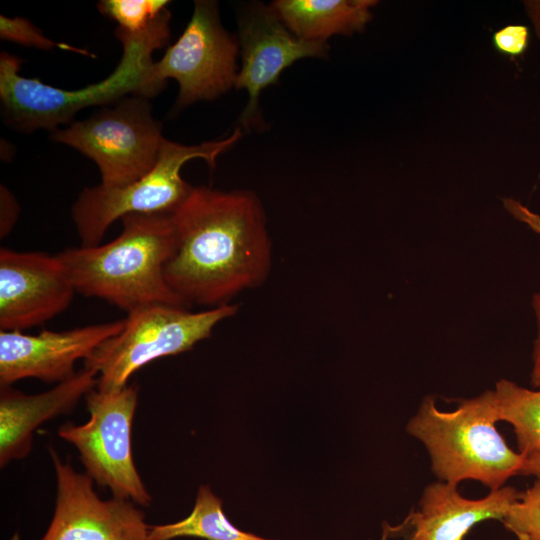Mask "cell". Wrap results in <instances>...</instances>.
<instances>
[{
    "label": "cell",
    "instance_id": "obj_21",
    "mask_svg": "<svg viewBox=\"0 0 540 540\" xmlns=\"http://www.w3.org/2000/svg\"><path fill=\"white\" fill-rule=\"evenodd\" d=\"M0 38L38 49L50 50L54 47H60L77 51V49L71 46L50 40L34 24L23 17L9 18L1 15Z\"/></svg>",
    "mask_w": 540,
    "mask_h": 540
},
{
    "label": "cell",
    "instance_id": "obj_23",
    "mask_svg": "<svg viewBox=\"0 0 540 540\" xmlns=\"http://www.w3.org/2000/svg\"><path fill=\"white\" fill-rule=\"evenodd\" d=\"M503 205L505 209L519 222L527 225L532 231L540 235V215L531 211L521 202L504 198Z\"/></svg>",
    "mask_w": 540,
    "mask_h": 540
},
{
    "label": "cell",
    "instance_id": "obj_10",
    "mask_svg": "<svg viewBox=\"0 0 540 540\" xmlns=\"http://www.w3.org/2000/svg\"><path fill=\"white\" fill-rule=\"evenodd\" d=\"M238 42L241 68L235 87L248 92V102L240 122L246 129H262L265 125L259 96L276 84L281 73L294 62L306 58L327 56V42L307 41L295 36L270 5L262 2L247 4L238 16Z\"/></svg>",
    "mask_w": 540,
    "mask_h": 540
},
{
    "label": "cell",
    "instance_id": "obj_22",
    "mask_svg": "<svg viewBox=\"0 0 540 540\" xmlns=\"http://www.w3.org/2000/svg\"><path fill=\"white\" fill-rule=\"evenodd\" d=\"M495 50L511 58L519 57L525 53L530 43V30L523 24H509L492 36Z\"/></svg>",
    "mask_w": 540,
    "mask_h": 540
},
{
    "label": "cell",
    "instance_id": "obj_16",
    "mask_svg": "<svg viewBox=\"0 0 540 540\" xmlns=\"http://www.w3.org/2000/svg\"><path fill=\"white\" fill-rule=\"evenodd\" d=\"M376 4L374 0H276L271 6L298 38L327 42L333 35L364 30Z\"/></svg>",
    "mask_w": 540,
    "mask_h": 540
},
{
    "label": "cell",
    "instance_id": "obj_4",
    "mask_svg": "<svg viewBox=\"0 0 540 540\" xmlns=\"http://www.w3.org/2000/svg\"><path fill=\"white\" fill-rule=\"evenodd\" d=\"M497 422L492 390H486L459 400L452 411L439 409L433 397H425L406 430L425 446L439 481L458 485L475 480L493 491L520 475L525 460L507 445Z\"/></svg>",
    "mask_w": 540,
    "mask_h": 540
},
{
    "label": "cell",
    "instance_id": "obj_12",
    "mask_svg": "<svg viewBox=\"0 0 540 540\" xmlns=\"http://www.w3.org/2000/svg\"><path fill=\"white\" fill-rule=\"evenodd\" d=\"M75 292L56 255L1 248V330L22 331L52 319Z\"/></svg>",
    "mask_w": 540,
    "mask_h": 540
},
{
    "label": "cell",
    "instance_id": "obj_20",
    "mask_svg": "<svg viewBox=\"0 0 540 540\" xmlns=\"http://www.w3.org/2000/svg\"><path fill=\"white\" fill-rule=\"evenodd\" d=\"M501 522L517 540H540V480L519 492Z\"/></svg>",
    "mask_w": 540,
    "mask_h": 540
},
{
    "label": "cell",
    "instance_id": "obj_19",
    "mask_svg": "<svg viewBox=\"0 0 540 540\" xmlns=\"http://www.w3.org/2000/svg\"><path fill=\"white\" fill-rule=\"evenodd\" d=\"M169 3L167 0H102L97 7L101 14L118 23V29L135 34L150 28Z\"/></svg>",
    "mask_w": 540,
    "mask_h": 540
},
{
    "label": "cell",
    "instance_id": "obj_9",
    "mask_svg": "<svg viewBox=\"0 0 540 540\" xmlns=\"http://www.w3.org/2000/svg\"><path fill=\"white\" fill-rule=\"evenodd\" d=\"M239 54L238 38L222 26L217 2L198 0L183 33L154 62L152 79L163 88L169 78L177 81V108L214 100L235 87Z\"/></svg>",
    "mask_w": 540,
    "mask_h": 540
},
{
    "label": "cell",
    "instance_id": "obj_8",
    "mask_svg": "<svg viewBox=\"0 0 540 540\" xmlns=\"http://www.w3.org/2000/svg\"><path fill=\"white\" fill-rule=\"evenodd\" d=\"M137 384L111 391L92 389L85 396L89 420L62 425L58 435L79 452L86 474L113 497L148 506L152 497L134 463L132 426L138 403Z\"/></svg>",
    "mask_w": 540,
    "mask_h": 540
},
{
    "label": "cell",
    "instance_id": "obj_24",
    "mask_svg": "<svg viewBox=\"0 0 540 540\" xmlns=\"http://www.w3.org/2000/svg\"><path fill=\"white\" fill-rule=\"evenodd\" d=\"M532 309L536 319L537 335L534 340L532 352L531 384L534 388H540V291L534 293Z\"/></svg>",
    "mask_w": 540,
    "mask_h": 540
},
{
    "label": "cell",
    "instance_id": "obj_17",
    "mask_svg": "<svg viewBox=\"0 0 540 540\" xmlns=\"http://www.w3.org/2000/svg\"><path fill=\"white\" fill-rule=\"evenodd\" d=\"M197 537L205 540H274L244 532L225 516L222 500L208 486H200L190 515L180 521L150 526L148 540Z\"/></svg>",
    "mask_w": 540,
    "mask_h": 540
},
{
    "label": "cell",
    "instance_id": "obj_1",
    "mask_svg": "<svg viewBox=\"0 0 540 540\" xmlns=\"http://www.w3.org/2000/svg\"><path fill=\"white\" fill-rule=\"evenodd\" d=\"M171 218L174 247L164 277L188 306L229 304L267 279L272 243L253 191L193 187Z\"/></svg>",
    "mask_w": 540,
    "mask_h": 540
},
{
    "label": "cell",
    "instance_id": "obj_3",
    "mask_svg": "<svg viewBox=\"0 0 540 540\" xmlns=\"http://www.w3.org/2000/svg\"><path fill=\"white\" fill-rule=\"evenodd\" d=\"M109 243L56 254L76 292L127 313L150 304L189 306L168 286L164 267L174 247L171 214H128Z\"/></svg>",
    "mask_w": 540,
    "mask_h": 540
},
{
    "label": "cell",
    "instance_id": "obj_14",
    "mask_svg": "<svg viewBox=\"0 0 540 540\" xmlns=\"http://www.w3.org/2000/svg\"><path fill=\"white\" fill-rule=\"evenodd\" d=\"M98 373L83 368L53 389L26 395L9 386H0V465L26 457L32 434L41 424L73 410L78 401L97 386Z\"/></svg>",
    "mask_w": 540,
    "mask_h": 540
},
{
    "label": "cell",
    "instance_id": "obj_6",
    "mask_svg": "<svg viewBox=\"0 0 540 540\" xmlns=\"http://www.w3.org/2000/svg\"><path fill=\"white\" fill-rule=\"evenodd\" d=\"M237 311L236 304L199 312L167 304L139 307L123 319L124 326L118 334L84 360V367L97 371V389L123 388L137 370L158 358L190 350Z\"/></svg>",
    "mask_w": 540,
    "mask_h": 540
},
{
    "label": "cell",
    "instance_id": "obj_18",
    "mask_svg": "<svg viewBox=\"0 0 540 540\" xmlns=\"http://www.w3.org/2000/svg\"><path fill=\"white\" fill-rule=\"evenodd\" d=\"M499 421L513 427L518 452L524 457L540 449V388L531 390L501 379L492 390Z\"/></svg>",
    "mask_w": 540,
    "mask_h": 540
},
{
    "label": "cell",
    "instance_id": "obj_15",
    "mask_svg": "<svg viewBox=\"0 0 540 540\" xmlns=\"http://www.w3.org/2000/svg\"><path fill=\"white\" fill-rule=\"evenodd\" d=\"M518 496L515 488L503 486L483 498L468 499L457 485L433 482L424 488L418 509L406 519L407 540H463L477 523L501 521Z\"/></svg>",
    "mask_w": 540,
    "mask_h": 540
},
{
    "label": "cell",
    "instance_id": "obj_25",
    "mask_svg": "<svg viewBox=\"0 0 540 540\" xmlns=\"http://www.w3.org/2000/svg\"><path fill=\"white\" fill-rule=\"evenodd\" d=\"M19 214V207L6 187L1 186V237L12 229Z\"/></svg>",
    "mask_w": 540,
    "mask_h": 540
},
{
    "label": "cell",
    "instance_id": "obj_27",
    "mask_svg": "<svg viewBox=\"0 0 540 540\" xmlns=\"http://www.w3.org/2000/svg\"><path fill=\"white\" fill-rule=\"evenodd\" d=\"M526 7L537 35L540 37V1L527 2Z\"/></svg>",
    "mask_w": 540,
    "mask_h": 540
},
{
    "label": "cell",
    "instance_id": "obj_7",
    "mask_svg": "<svg viewBox=\"0 0 540 540\" xmlns=\"http://www.w3.org/2000/svg\"><path fill=\"white\" fill-rule=\"evenodd\" d=\"M50 139L68 145L97 165L104 187H121L147 174L166 139L148 98L128 96L81 121L51 131Z\"/></svg>",
    "mask_w": 540,
    "mask_h": 540
},
{
    "label": "cell",
    "instance_id": "obj_11",
    "mask_svg": "<svg viewBox=\"0 0 540 540\" xmlns=\"http://www.w3.org/2000/svg\"><path fill=\"white\" fill-rule=\"evenodd\" d=\"M57 498L51 523L41 540H148L150 526L132 501L102 500L92 479L76 472L49 449Z\"/></svg>",
    "mask_w": 540,
    "mask_h": 540
},
{
    "label": "cell",
    "instance_id": "obj_5",
    "mask_svg": "<svg viewBox=\"0 0 540 540\" xmlns=\"http://www.w3.org/2000/svg\"><path fill=\"white\" fill-rule=\"evenodd\" d=\"M241 137V129L237 127L226 138L197 145L166 139L157 163L140 179L121 187L99 184L84 188L72 206V219L81 246L99 245L111 224L125 215L171 214L193 189L181 177L185 163L201 158L214 168L218 156Z\"/></svg>",
    "mask_w": 540,
    "mask_h": 540
},
{
    "label": "cell",
    "instance_id": "obj_26",
    "mask_svg": "<svg viewBox=\"0 0 540 540\" xmlns=\"http://www.w3.org/2000/svg\"><path fill=\"white\" fill-rule=\"evenodd\" d=\"M520 475L533 476L540 480V449L525 457Z\"/></svg>",
    "mask_w": 540,
    "mask_h": 540
},
{
    "label": "cell",
    "instance_id": "obj_13",
    "mask_svg": "<svg viewBox=\"0 0 540 540\" xmlns=\"http://www.w3.org/2000/svg\"><path fill=\"white\" fill-rule=\"evenodd\" d=\"M123 326L120 320L65 331L42 330L37 335L1 330L0 386L25 378L63 382L76 373V361L88 358Z\"/></svg>",
    "mask_w": 540,
    "mask_h": 540
},
{
    "label": "cell",
    "instance_id": "obj_2",
    "mask_svg": "<svg viewBox=\"0 0 540 540\" xmlns=\"http://www.w3.org/2000/svg\"><path fill=\"white\" fill-rule=\"evenodd\" d=\"M171 13L167 9L147 30L128 33L116 28L122 57L114 71L100 82L76 90H64L20 72L22 60L0 54V99L6 125L25 133L38 129L53 131L68 123L80 110L117 103L133 96L150 98L163 90L152 79L153 51L170 39Z\"/></svg>",
    "mask_w": 540,
    "mask_h": 540
}]
</instances>
